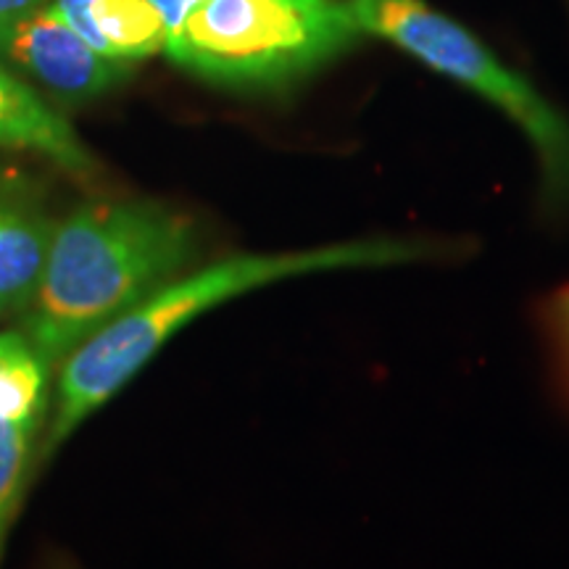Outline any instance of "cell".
<instances>
[{
    "label": "cell",
    "instance_id": "obj_10",
    "mask_svg": "<svg viewBox=\"0 0 569 569\" xmlns=\"http://www.w3.org/2000/svg\"><path fill=\"white\" fill-rule=\"evenodd\" d=\"M148 3H151L153 9L161 13L163 24H167V30L172 32L174 27L182 21L184 13L190 11V6H196L198 0H148Z\"/></svg>",
    "mask_w": 569,
    "mask_h": 569
},
{
    "label": "cell",
    "instance_id": "obj_2",
    "mask_svg": "<svg viewBox=\"0 0 569 569\" xmlns=\"http://www.w3.org/2000/svg\"><path fill=\"white\" fill-rule=\"evenodd\" d=\"M193 256V222L169 206H80L53 227L40 288L19 332L48 365H61L106 322L182 274Z\"/></svg>",
    "mask_w": 569,
    "mask_h": 569
},
{
    "label": "cell",
    "instance_id": "obj_5",
    "mask_svg": "<svg viewBox=\"0 0 569 569\" xmlns=\"http://www.w3.org/2000/svg\"><path fill=\"white\" fill-rule=\"evenodd\" d=\"M0 59L77 101L103 96L130 77V63L92 51L51 3L0 24Z\"/></svg>",
    "mask_w": 569,
    "mask_h": 569
},
{
    "label": "cell",
    "instance_id": "obj_12",
    "mask_svg": "<svg viewBox=\"0 0 569 569\" xmlns=\"http://www.w3.org/2000/svg\"><path fill=\"white\" fill-rule=\"evenodd\" d=\"M42 3H46V0H0V24L13 17H21V13L38 9Z\"/></svg>",
    "mask_w": 569,
    "mask_h": 569
},
{
    "label": "cell",
    "instance_id": "obj_9",
    "mask_svg": "<svg viewBox=\"0 0 569 569\" xmlns=\"http://www.w3.org/2000/svg\"><path fill=\"white\" fill-rule=\"evenodd\" d=\"M53 222L24 206L0 203V315L21 317L38 293Z\"/></svg>",
    "mask_w": 569,
    "mask_h": 569
},
{
    "label": "cell",
    "instance_id": "obj_11",
    "mask_svg": "<svg viewBox=\"0 0 569 569\" xmlns=\"http://www.w3.org/2000/svg\"><path fill=\"white\" fill-rule=\"evenodd\" d=\"M553 319H557V330L569 351V288L561 290L557 301H553Z\"/></svg>",
    "mask_w": 569,
    "mask_h": 569
},
{
    "label": "cell",
    "instance_id": "obj_8",
    "mask_svg": "<svg viewBox=\"0 0 569 569\" xmlns=\"http://www.w3.org/2000/svg\"><path fill=\"white\" fill-rule=\"evenodd\" d=\"M0 148L46 156L71 174L88 177L92 156L61 113L48 109L38 92L0 67Z\"/></svg>",
    "mask_w": 569,
    "mask_h": 569
},
{
    "label": "cell",
    "instance_id": "obj_3",
    "mask_svg": "<svg viewBox=\"0 0 569 569\" xmlns=\"http://www.w3.org/2000/svg\"><path fill=\"white\" fill-rule=\"evenodd\" d=\"M367 32L348 0H198L169 32L177 67L227 88H282Z\"/></svg>",
    "mask_w": 569,
    "mask_h": 569
},
{
    "label": "cell",
    "instance_id": "obj_4",
    "mask_svg": "<svg viewBox=\"0 0 569 569\" xmlns=\"http://www.w3.org/2000/svg\"><path fill=\"white\" fill-rule=\"evenodd\" d=\"M367 38H382L503 111L536 148L546 196L569 203V119L459 21L425 0H348Z\"/></svg>",
    "mask_w": 569,
    "mask_h": 569
},
{
    "label": "cell",
    "instance_id": "obj_1",
    "mask_svg": "<svg viewBox=\"0 0 569 569\" xmlns=\"http://www.w3.org/2000/svg\"><path fill=\"white\" fill-rule=\"evenodd\" d=\"M422 240H351L303 251L238 253L177 274L106 322L61 361L46 448L53 451L140 372L163 343L206 311L288 277L332 269L393 267L430 256Z\"/></svg>",
    "mask_w": 569,
    "mask_h": 569
},
{
    "label": "cell",
    "instance_id": "obj_6",
    "mask_svg": "<svg viewBox=\"0 0 569 569\" xmlns=\"http://www.w3.org/2000/svg\"><path fill=\"white\" fill-rule=\"evenodd\" d=\"M53 367L21 332H0V551L17 515L34 440L51 407Z\"/></svg>",
    "mask_w": 569,
    "mask_h": 569
},
{
    "label": "cell",
    "instance_id": "obj_7",
    "mask_svg": "<svg viewBox=\"0 0 569 569\" xmlns=\"http://www.w3.org/2000/svg\"><path fill=\"white\" fill-rule=\"evenodd\" d=\"M92 51L134 63L167 46L169 30L148 0H51Z\"/></svg>",
    "mask_w": 569,
    "mask_h": 569
}]
</instances>
